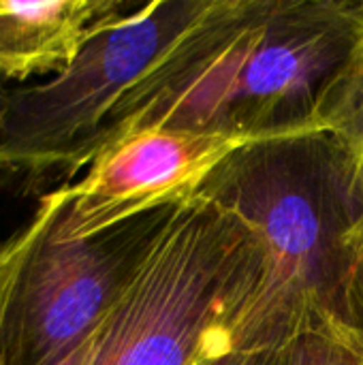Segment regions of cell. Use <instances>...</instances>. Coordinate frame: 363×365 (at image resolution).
Returning a JSON list of instances; mask_svg holds the SVG:
<instances>
[{"mask_svg": "<svg viewBox=\"0 0 363 365\" xmlns=\"http://www.w3.org/2000/svg\"><path fill=\"white\" fill-rule=\"evenodd\" d=\"M205 6L208 0L135 4L101 28L64 73L13 88L0 124V169L39 178L86 169L120 98Z\"/></svg>", "mask_w": 363, "mask_h": 365, "instance_id": "5", "label": "cell"}, {"mask_svg": "<svg viewBox=\"0 0 363 365\" xmlns=\"http://www.w3.org/2000/svg\"><path fill=\"white\" fill-rule=\"evenodd\" d=\"M9 94L11 90L0 81V124H2V118H4V111H6V103H9Z\"/></svg>", "mask_w": 363, "mask_h": 365, "instance_id": "12", "label": "cell"}, {"mask_svg": "<svg viewBox=\"0 0 363 365\" xmlns=\"http://www.w3.org/2000/svg\"><path fill=\"white\" fill-rule=\"evenodd\" d=\"M265 365H363V346L329 336H302L272 351Z\"/></svg>", "mask_w": 363, "mask_h": 365, "instance_id": "8", "label": "cell"}, {"mask_svg": "<svg viewBox=\"0 0 363 365\" xmlns=\"http://www.w3.org/2000/svg\"><path fill=\"white\" fill-rule=\"evenodd\" d=\"M362 60L363 0H208L120 98L92 156L143 128L242 143L325 128Z\"/></svg>", "mask_w": 363, "mask_h": 365, "instance_id": "1", "label": "cell"}, {"mask_svg": "<svg viewBox=\"0 0 363 365\" xmlns=\"http://www.w3.org/2000/svg\"><path fill=\"white\" fill-rule=\"evenodd\" d=\"M267 359H270V357H267ZM265 364H267V361H265Z\"/></svg>", "mask_w": 363, "mask_h": 365, "instance_id": "14", "label": "cell"}, {"mask_svg": "<svg viewBox=\"0 0 363 365\" xmlns=\"http://www.w3.org/2000/svg\"><path fill=\"white\" fill-rule=\"evenodd\" d=\"M357 282H359V302H362V312H363V242H362V252H359V276H357Z\"/></svg>", "mask_w": 363, "mask_h": 365, "instance_id": "13", "label": "cell"}, {"mask_svg": "<svg viewBox=\"0 0 363 365\" xmlns=\"http://www.w3.org/2000/svg\"><path fill=\"white\" fill-rule=\"evenodd\" d=\"M62 186L0 242V365H56L98 329L178 205L92 240L56 235Z\"/></svg>", "mask_w": 363, "mask_h": 365, "instance_id": "4", "label": "cell"}, {"mask_svg": "<svg viewBox=\"0 0 363 365\" xmlns=\"http://www.w3.org/2000/svg\"><path fill=\"white\" fill-rule=\"evenodd\" d=\"M261 250L229 210L180 203L92 336L86 365H201L229 351L252 299Z\"/></svg>", "mask_w": 363, "mask_h": 365, "instance_id": "3", "label": "cell"}, {"mask_svg": "<svg viewBox=\"0 0 363 365\" xmlns=\"http://www.w3.org/2000/svg\"><path fill=\"white\" fill-rule=\"evenodd\" d=\"M240 145L244 143L231 137L180 128L124 135L103 145L77 182L62 184L64 205L56 235L66 242L92 240L135 218L186 203Z\"/></svg>", "mask_w": 363, "mask_h": 365, "instance_id": "6", "label": "cell"}, {"mask_svg": "<svg viewBox=\"0 0 363 365\" xmlns=\"http://www.w3.org/2000/svg\"><path fill=\"white\" fill-rule=\"evenodd\" d=\"M270 353L272 351H267V353H225V355H214V357L205 359L201 365H265Z\"/></svg>", "mask_w": 363, "mask_h": 365, "instance_id": "10", "label": "cell"}, {"mask_svg": "<svg viewBox=\"0 0 363 365\" xmlns=\"http://www.w3.org/2000/svg\"><path fill=\"white\" fill-rule=\"evenodd\" d=\"M197 197L233 212L261 250L257 291L229 329L231 353H267L302 336L363 346V173L336 133L244 143Z\"/></svg>", "mask_w": 363, "mask_h": 365, "instance_id": "2", "label": "cell"}, {"mask_svg": "<svg viewBox=\"0 0 363 365\" xmlns=\"http://www.w3.org/2000/svg\"><path fill=\"white\" fill-rule=\"evenodd\" d=\"M90 351H92V338H88L81 346H77L73 353H68L62 361H58L56 365H86L90 359Z\"/></svg>", "mask_w": 363, "mask_h": 365, "instance_id": "11", "label": "cell"}, {"mask_svg": "<svg viewBox=\"0 0 363 365\" xmlns=\"http://www.w3.org/2000/svg\"><path fill=\"white\" fill-rule=\"evenodd\" d=\"M133 6L124 0H0V81L64 73L101 28Z\"/></svg>", "mask_w": 363, "mask_h": 365, "instance_id": "7", "label": "cell"}, {"mask_svg": "<svg viewBox=\"0 0 363 365\" xmlns=\"http://www.w3.org/2000/svg\"><path fill=\"white\" fill-rule=\"evenodd\" d=\"M325 128L344 141L363 173V60L347 77L327 115Z\"/></svg>", "mask_w": 363, "mask_h": 365, "instance_id": "9", "label": "cell"}]
</instances>
